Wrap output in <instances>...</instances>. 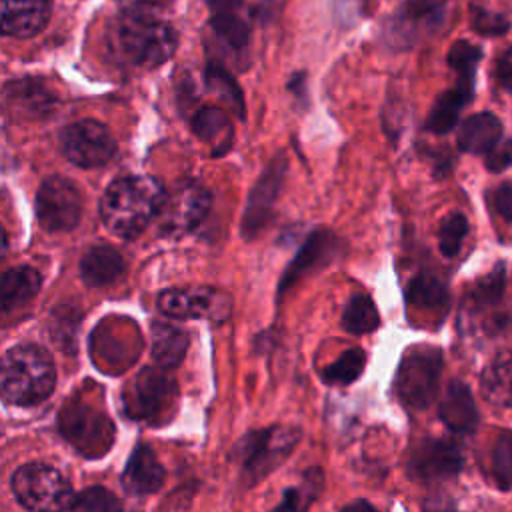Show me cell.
Returning a JSON list of instances; mask_svg holds the SVG:
<instances>
[{
    "instance_id": "obj_1",
    "label": "cell",
    "mask_w": 512,
    "mask_h": 512,
    "mask_svg": "<svg viewBox=\"0 0 512 512\" xmlns=\"http://www.w3.org/2000/svg\"><path fill=\"white\" fill-rule=\"evenodd\" d=\"M166 192L152 176H124L112 182L102 198L100 214L116 236L132 238L144 232L162 212Z\"/></svg>"
},
{
    "instance_id": "obj_2",
    "label": "cell",
    "mask_w": 512,
    "mask_h": 512,
    "mask_svg": "<svg viewBox=\"0 0 512 512\" xmlns=\"http://www.w3.org/2000/svg\"><path fill=\"white\" fill-rule=\"evenodd\" d=\"M54 382V362L42 346L20 344L0 358V396L10 404H38L50 396Z\"/></svg>"
},
{
    "instance_id": "obj_3",
    "label": "cell",
    "mask_w": 512,
    "mask_h": 512,
    "mask_svg": "<svg viewBox=\"0 0 512 512\" xmlns=\"http://www.w3.org/2000/svg\"><path fill=\"white\" fill-rule=\"evenodd\" d=\"M174 28L160 20L156 12L124 10L116 28V44L120 54L138 68H156L164 64L176 50Z\"/></svg>"
},
{
    "instance_id": "obj_4",
    "label": "cell",
    "mask_w": 512,
    "mask_h": 512,
    "mask_svg": "<svg viewBox=\"0 0 512 512\" xmlns=\"http://www.w3.org/2000/svg\"><path fill=\"white\" fill-rule=\"evenodd\" d=\"M178 400L176 380L164 368L148 366L140 370L122 392V408L134 420L152 424L166 422Z\"/></svg>"
},
{
    "instance_id": "obj_5",
    "label": "cell",
    "mask_w": 512,
    "mask_h": 512,
    "mask_svg": "<svg viewBox=\"0 0 512 512\" xmlns=\"http://www.w3.org/2000/svg\"><path fill=\"white\" fill-rule=\"evenodd\" d=\"M300 440V430L290 426H270L248 432L234 448L244 480L250 484L276 470Z\"/></svg>"
},
{
    "instance_id": "obj_6",
    "label": "cell",
    "mask_w": 512,
    "mask_h": 512,
    "mask_svg": "<svg viewBox=\"0 0 512 512\" xmlns=\"http://www.w3.org/2000/svg\"><path fill=\"white\" fill-rule=\"evenodd\" d=\"M12 492L30 512H66L74 500L68 480L56 468L40 462L24 464L14 472Z\"/></svg>"
},
{
    "instance_id": "obj_7",
    "label": "cell",
    "mask_w": 512,
    "mask_h": 512,
    "mask_svg": "<svg viewBox=\"0 0 512 512\" xmlns=\"http://www.w3.org/2000/svg\"><path fill=\"white\" fill-rule=\"evenodd\" d=\"M442 372V352L434 346L408 350L396 370L394 388L400 402L412 410L430 406L436 398Z\"/></svg>"
},
{
    "instance_id": "obj_8",
    "label": "cell",
    "mask_w": 512,
    "mask_h": 512,
    "mask_svg": "<svg viewBox=\"0 0 512 512\" xmlns=\"http://www.w3.org/2000/svg\"><path fill=\"white\" fill-rule=\"evenodd\" d=\"M58 424L62 436L90 458L102 456L114 442L112 420L96 406L82 400H70L62 408Z\"/></svg>"
},
{
    "instance_id": "obj_9",
    "label": "cell",
    "mask_w": 512,
    "mask_h": 512,
    "mask_svg": "<svg viewBox=\"0 0 512 512\" xmlns=\"http://www.w3.org/2000/svg\"><path fill=\"white\" fill-rule=\"evenodd\" d=\"M448 0H404L384 26V38L392 48H410L440 30L446 22Z\"/></svg>"
},
{
    "instance_id": "obj_10",
    "label": "cell",
    "mask_w": 512,
    "mask_h": 512,
    "mask_svg": "<svg viewBox=\"0 0 512 512\" xmlns=\"http://www.w3.org/2000/svg\"><path fill=\"white\" fill-rule=\"evenodd\" d=\"M286 168H288L286 154H282V152L276 154L264 166V170L260 172L252 190L248 192L246 206H244L242 220H240V232L246 240L256 238L264 230V226L270 222L276 198L280 194V188H282V182L286 176Z\"/></svg>"
},
{
    "instance_id": "obj_11",
    "label": "cell",
    "mask_w": 512,
    "mask_h": 512,
    "mask_svg": "<svg viewBox=\"0 0 512 512\" xmlns=\"http://www.w3.org/2000/svg\"><path fill=\"white\" fill-rule=\"evenodd\" d=\"M82 214L78 188L64 176H50L42 182L36 194V216L44 230H72Z\"/></svg>"
},
{
    "instance_id": "obj_12",
    "label": "cell",
    "mask_w": 512,
    "mask_h": 512,
    "mask_svg": "<svg viewBox=\"0 0 512 512\" xmlns=\"http://www.w3.org/2000/svg\"><path fill=\"white\" fill-rule=\"evenodd\" d=\"M64 156L80 168L104 166L116 154V142L110 130L96 120H80L62 130Z\"/></svg>"
},
{
    "instance_id": "obj_13",
    "label": "cell",
    "mask_w": 512,
    "mask_h": 512,
    "mask_svg": "<svg viewBox=\"0 0 512 512\" xmlns=\"http://www.w3.org/2000/svg\"><path fill=\"white\" fill-rule=\"evenodd\" d=\"M158 308L172 318H206L222 322L232 312V300L226 292L206 286L170 288L158 296Z\"/></svg>"
},
{
    "instance_id": "obj_14",
    "label": "cell",
    "mask_w": 512,
    "mask_h": 512,
    "mask_svg": "<svg viewBox=\"0 0 512 512\" xmlns=\"http://www.w3.org/2000/svg\"><path fill=\"white\" fill-rule=\"evenodd\" d=\"M406 470L418 482L446 480L462 470V452L450 440L426 438L412 450Z\"/></svg>"
},
{
    "instance_id": "obj_15",
    "label": "cell",
    "mask_w": 512,
    "mask_h": 512,
    "mask_svg": "<svg viewBox=\"0 0 512 512\" xmlns=\"http://www.w3.org/2000/svg\"><path fill=\"white\" fill-rule=\"evenodd\" d=\"M212 198L200 184H182L174 194L166 196L160 212V228L168 234H184L194 230L208 214Z\"/></svg>"
},
{
    "instance_id": "obj_16",
    "label": "cell",
    "mask_w": 512,
    "mask_h": 512,
    "mask_svg": "<svg viewBox=\"0 0 512 512\" xmlns=\"http://www.w3.org/2000/svg\"><path fill=\"white\" fill-rule=\"evenodd\" d=\"M4 106L14 118L40 120L56 110L58 98L44 82L36 78H24L6 86Z\"/></svg>"
},
{
    "instance_id": "obj_17",
    "label": "cell",
    "mask_w": 512,
    "mask_h": 512,
    "mask_svg": "<svg viewBox=\"0 0 512 512\" xmlns=\"http://www.w3.org/2000/svg\"><path fill=\"white\" fill-rule=\"evenodd\" d=\"M338 248H340V242L334 238L332 232L328 230L312 232L306 238V242L300 246L294 260L286 266L278 284V294H284L292 284L302 280L306 274L326 266L336 256Z\"/></svg>"
},
{
    "instance_id": "obj_18",
    "label": "cell",
    "mask_w": 512,
    "mask_h": 512,
    "mask_svg": "<svg viewBox=\"0 0 512 512\" xmlns=\"http://www.w3.org/2000/svg\"><path fill=\"white\" fill-rule=\"evenodd\" d=\"M52 0H0V34L26 38L44 28Z\"/></svg>"
},
{
    "instance_id": "obj_19",
    "label": "cell",
    "mask_w": 512,
    "mask_h": 512,
    "mask_svg": "<svg viewBox=\"0 0 512 512\" xmlns=\"http://www.w3.org/2000/svg\"><path fill=\"white\" fill-rule=\"evenodd\" d=\"M440 420L454 432H470L478 424V408L462 380H452L440 400Z\"/></svg>"
},
{
    "instance_id": "obj_20",
    "label": "cell",
    "mask_w": 512,
    "mask_h": 512,
    "mask_svg": "<svg viewBox=\"0 0 512 512\" xmlns=\"http://www.w3.org/2000/svg\"><path fill=\"white\" fill-rule=\"evenodd\" d=\"M406 304L412 312L442 318L450 306L448 288L434 274H416L406 288Z\"/></svg>"
},
{
    "instance_id": "obj_21",
    "label": "cell",
    "mask_w": 512,
    "mask_h": 512,
    "mask_svg": "<svg viewBox=\"0 0 512 512\" xmlns=\"http://www.w3.org/2000/svg\"><path fill=\"white\" fill-rule=\"evenodd\" d=\"M164 482V468L148 446H138L126 462L122 484L130 494H152Z\"/></svg>"
},
{
    "instance_id": "obj_22",
    "label": "cell",
    "mask_w": 512,
    "mask_h": 512,
    "mask_svg": "<svg viewBox=\"0 0 512 512\" xmlns=\"http://www.w3.org/2000/svg\"><path fill=\"white\" fill-rule=\"evenodd\" d=\"M502 136V122L492 112L466 118L458 130V148L470 154H488Z\"/></svg>"
},
{
    "instance_id": "obj_23",
    "label": "cell",
    "mask_w": 512,
    "mask_h": 512,
    "mask_svg": "<svg viewBox=\"0 0 512 512\" xmlns=\"http://www.w3.org/2000/svg\"><path fill=\"white\" fill-rule=\"evenodd\" d=\"M482 396L498 406L512 408V352L496 354L480 376Z\"/></svg>"
},
{
    "instance_id": "obj_24",
    "label": "cell",
    "mask_w": 512,
    "mask_h": 512,
    "mask_svg": "<svg viewBox=\"0 0 512 512\" xmlns=\"http://www.w3.org/2000/svg\"><path fill=\"white\" fill-rule=\"evenodd\" d=\"M40 274L30 266L10 268L0 274V312H10L30 302L40 290Z\"/></svg>"
},
{
    "instance_id": "obj_25",
    "label": "cell",
    "mask_w": 512,
    "mask_h": 512,
    "mask_svg": "<svg viewBox=\"0 0 512 512\" xmlns=\"http://www.w3.org/2000/svg\"><path fill=\"white\" fill-rule=\"evenodd\" d=\"M192 130L202 142H206L214 150V154H224L234 140L232 124L226 112L218 106L200 108L192 118Z\"/></svg>"
},
{
    "instance_id": "obj_26",
    "label": "cell",
    "mask_w": 512,
    "mask_h": 512,
    "mask_svg": "<svg viewBox=\"0 0 512 512\" xmlns=\"http://www.w3.org/2000/svg\"><path fill=\"white\" fill-rule=\"evenodd\" d=\"M474 96V90L472 88H466V86H460V84H454L452 88L444 90L430 114H428V120H426V130L434 132V134H446L450 132L456 122H458V116H460V110L466 106V102Z\"/></svg>"
},
{
    "instance_id": "obj_27",
    "label": "cell",
    "mask_w": 512,
    "mask_h": 512,
    "mask_svg": "<svg viewBox=\"0 0 512 512\" xmlns=\"http://www.w3.org/2000/svg\"><path fill=\"white\" fill-rule=\"evenodd\" d=\"M124 272L122 256L108 246L90 248L80 260V274L88 286H104Z\"/></svg>"
},
{
    "instance_id": "obj_28",
    "label": "cell",
    "mask_w": 512,
    "mask_h": 512,
    "mask_svg": "<svg viewBox=\"0 0 512 512\" xmlns=\"http://www.w3.org/2000/svg\"><path fill=\"white\" fill-rule=\"evenodd\" d=\"M188 348V334L172 324L156 322L152 326V358L158 368H176Z\"/></svg>"
},
{
    "instance_id": "obj_29",
    "label": "cell",
    "mask_w": 512,
    "mask_h": 512,
    "mask_svg": "<svg viewBox=\"0 0 512 512\" xmlns=\"http://www.w3.org/2000/svg\"><path fill=\"white\" fill-rule=\"evenodd\" d=\"M324 486V474L320 468H308L300 480L282 492V500L272 512H306Z\"/></svg>"
},
{
    "instance_id": "obj_30",
    "label": "cell",
    "mask_w": 512,
    "mask_h": 512,
    "mask_svg": "<svg viewBox=\"0 0 512 512\" xmlns=\"http://www.w3.org/2000/svg\"><path fill=\"white\" fill-rule=\"evenodd\" d=\"M212 36L234 54H242L250 42V28L236 12H218L210 20Z\"/></svg>"
},
{
    "instance_id": "obj_31",
    "label": "cell",
    "mask_w": 512,
    "mask_h": 512,
    "mask_svg": "<svg viewBox=\"0 0 512 512\" xmlns=\"http://www.w3.org/2000/svg\"><path fill=\"white\" fill-rule=\"evenodd\" d=\"M380 324L378 310L370 296L354 294L342 312V328L350 334H368Z\"/></svg>"
},
{
    "instance_id": "obj_32",
    "label": "cell",
    "mask_w": 512,
    "mask_h": 512,
    "mask_svg": "<svg viewBox=\"0 0 512 512\" xmlns=\"http://www.w3.org/2000/svg\"><path fill=\"white\" fill-rule=\"evenodd\" d=\"M480 58H482V50L468 40H456L450 46L448 66L456 72V84L474 90V76H476Z\"/></svg>"
},
{
    "instance_id": "obj_33",
    "label": "cell",
    "mask_w": 512,
    "mask_h": 512,
    "mask_svg": "<svg viewBox=\"0 0 512 512\" xmlns=\"http://www.w3.org/2000/svg\"><path fill=\"white\" fill-rule=\"evenodd\" d=\"M206 84L212 92L218 94L220 100L232 106V110L238 114V118H244V98L240 92V86L232 78V74L218 62H210L206 68Z\"/></svg>"
},
{
    "instance_id": "obj_34",
    "label": "cell",
    "mask_w": 512,
    "mask_h": 512,
    "mask_svg": "<svg viewBox=\"0 0 512 512\" xmlns=\"http://www.w3.org/2000/svg\"><path fill=\"white\" fill-rule=\"evenodd\" d=\"M366 364V354L360 348H350L346 352H342L332 364L326 366L322 378L328 384H350L354 382Z\"/></svg>"
},
{
    "instance_id": "obj_35",
    "label": "cell",
    "mask_w": 512,
    "mask_h": 512,
    "mask_svg": "<svg viewBox=\"0 0 512 512\" xmlns=\"http://www.w3.org/2000/svg\"><path fill=\"white\" fill-rule=\"evenodd\" d=\"M504 286H506V270H504L502 262H498L484 278H480L476 282V286L472 288V294H470V302L474 304L476 310L490 308L500 302V298L504 294Z\"/></svg>"
},
{
    "instance_id": "obj_36",
    "label": "cell",
    "mask_w": 512,
    "mask_h": 512,
    "mask_svg": "<svg viewBox=\"0 0 512 512\" xmlns=\"http://www.w3.org/2000/svg\"><path fill=\"white\" fill-rule=\"evenodd\" d=\"M466 234H468V220H466V216L460 214V212L448 214L440 222V228H438V248H440L442 256L454 258L460 252Z\"/></svg>"
},
{
    "instance_id": "obj_37",
    "label": "cell",
    "mask_w": 512,
    "mask_h": 512,
    "mask_svg": "<svg viewBox=\"0 0 512 512\" xmlns=\"http://www.w3.org/2000/svg\"><path fill=\"white\" fill-rule=\"evenodd\" d=\"M492 476L500 488H512V430L500 432L492 450Z\"/></svg>"
},
{
    "instance_id": "obj_38",
    "label": "cell",
    "mask_w": 512,
    "mask_h": 512,
    "mask_svg": "<svg viewBox=\"0 0 512 512\" xmlns=\"http://www.w3.org/2000/svg\"><path fill=\"white\" fill-rule=\"evenodd\" d=\"M70 508L72 512H118L120 502L110 490L102 486H90L74 496Z\"/></svg>"
},
{
    "instance_id": "obj_39",
    "label": "cell",
    "mask_w": 512,
    "mask_h": 512,
    "mask_svg": "<svg viewBox=\"0 0 512 512\" xmlns=\"http://www.w3.org/2000/svg\"><path fill=\"white\" fill-rule=\"evenodd\" d=\"M470 26L482 36H500L510 28V20L504 14L488 10L484 6H472Z\"/></svg>"
},
{
    "instance_id": "obj_40",
    "label": "cell",
    "mask_w": 512,
    "mask_h": 512,
    "mask_svg": "<svg viewBox=\"0 0 512 512\" xmlns=\"http://www.w3.org/2000/svg\"><path fill=\"white\" fill-rule=\"evenodd\" d=\"M492 210L504 220L512 222V180H506L498 184L490 194Z\"/></svg>"
},
{
    "instance_id": "obj_41",
    "label": "cell",
    "mask_w": 512,
    "mask_h": 512,
    "mask_svg": "<svg viewBox=\"0 0 512 512\" xmlns=\"http://www.w3.org/2000/svg\"><path fill=\"white\" fill-rule=\"evenodd\" d=\"M512 166V140L498 142L488 154H486V168L492 172H500L504 168Z\"/></svg>"
},
{
    "instance_id": "obj_42",
    "label": "cell",
    "mask_w": 512,
    "mask_h": 512,
    "mask_svg": "<svg viewBox=\"0 0 512 512\" xmlns=\"http://www.w3.org/2000/svg\"><path fill=\"white\" fill-rule=\"evenodd\" d=\"M496 80L502 90L512 92V46L506 48L496 62Z\"/></svg>"
},
{
    "instance_id": "obj_43",
    "label": "cell",
    "mask_w": 512,
    "mask_h": 512,
    "mask_svg": "<svg viewBox=\"0 0 512 512\" xmlns=\"http://www.w3.org/2000/svg\"><path fill=\"white\" fill-rule=\"evenodd\" d=\"M206 2L214 10V14H218V12H236L238 6L242 4V0H206Z\"/></svg>"
},
{
    "instance_id": "obj_44",
    "label": "cell",
    "mask_w": 512,
    "mask_h": 512,
    "mask_svg": "<svg viewBox=\"0 0 512 512\" xmlns=\"http://www.w3.org/2000/svg\"><path fill=\"white\" fill-rule=\"evenodd\" d=\"M342 512H378V510L364 500H356V502L348 504L346 508H342Z\"/></svg>"
},
{
    "instance_id": "obj_45",
    "label": "cell",
    "mask_w": 512,
    "mask_h": 512,
    "mask_svg": "<svg viewBox=\"0 0 512 512\" xmlns=\"http://www.w3.org/2000/svg\"><path fill=\"white\" fill-rule=\"evenodd\" d=\"M4 250H6V232H4V228L0 226V256L4 254Z\"/></svg>"
}]
</instances>
